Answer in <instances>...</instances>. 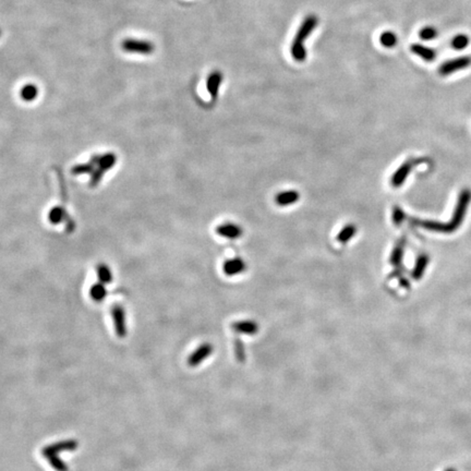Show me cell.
Listing matches in <instances>:
<instances>
[{
    "label": "cell",
    "instance_id": "cell-1",
    "mask_svg": "<svg viewBox=\"0 0 471 471\" xmlns=\"http://www.w3.org/2000/svg\"><path fill=\"white\" fill-rule=\"evenodd\" d=\"M318 24V15L309 14L303 19L301 24L299 25V28H298L290 46V55L297 62H303L307 59L308 53L304 43H306L307 39L311 35V33L317 28Z\"/></svg>",
    "mask_w": 471,
    "mask_h": 471
},
{
    "label": "cell",
    "instance_id": "cell-2",
    "mask_svg": "<svg viewBox=\"0 0 471 471\" xmlns=\"http://www.w3.org/2000/svg\"><path fill=\"white\" fill-rule=\"evenodd\" d=\"M121 48L129 54H137L148 56L152 55L155 50V46L152 42L145 39L127 38L121 43Z\"/></svg>",
    "mask_w": 471,
    "mask_h": 471
},
{
    "label": "cell",
    "instance_id": "cell-3",
    "mask_svg": "<svg viewBox=\"0 0 471 471\" xmlns=\"http://www.w3.org/2000/svg\"><path fill=\"white\" fill-rule=\"evenodd\" d=\"M78 442L76 440H67V441H61V442H57L55 444H50L48 446L44 447L42 450V455L44 457H49L53 455H58L61 452H67V451H74L78 449Z\"/></svg>",
    "mask_w": 471,
    "mask_h": 471
},
{
    "label": "cell",
    "instance_id": "cell-4",
    "mask_svg": "<svg viewBox=\"0 0 471 471\" xmlns=\"http://www.w3.org/2000/svg\"><path fill=\"white\" fill-rule=\"evenodd\" d=\"M471 65V58L467 56L458 57L455 59H451L449 61L444 62L443 65L440 67V74L441 76H449L458 70H463L465 68H468Z\"/></svg>",
    "mask_w": 471,
    "mask_h": 471
},
{
    "label": "cell",
    "instance_id": "cell-5",
    "mask_svg": "<svg viewBox=\"0 0 471 471\" xmlns=\"http://www.w3.org/2000/svg\"><path fill=\"white\" fill-rule=\"evenodd\" d=\"M223 79H224L223 73L217 70L211 72L209 74L208 79H206V89H208V92L213 100L217 99L218 93H220Z\"/></svg>",
    "mask_w": 471,
    "mask_h": 471
},
{
    "label": "cell",
    "instance_id": "cell-6",
    "mask_svg": "<svg viewBox=\"0 0 471 471\" xmlns=\"http://www.w3.org/2000/svg\"><path fill=\"white\" fill-rule=\"evenodd\" d=\"M112 315L114 319L116 334L119 337H124L127 335V326H125V317L123 309L121 307H115L112 310Z\"/></svg>",
    "mask_w": 471,
    "mask_h": 471
},
{
    "label": "cell",
    "instance_id": "cell-7",
    "mask_svg": "<svg viewBox=\"0 0 471 471\" xmlns=\"http://www.w3.org/2000/svg\"><path fill=\"white\" fill-rule=\"evenodd\" d=\"M216 233L220 235L221 237L234 240V239H238L241 237V235H242V229L240 228V226L236 225V224L225 223L217 227Z\"/></svg>",
    "mask_w": 471,
    "mask_h": 471
},
{
    "label": "cell",
    "instance_id": "cell-8",
    "mask_svg": "<svg viewBox=\"0 0 471 471\" xmlns=\"http://www.w3.org/2000/svg\"><path fill=\"white\" fill-rule=\"evenodd\" d=\"M245 269V263L243 260H241L240 257H235L232 258V260H228L225 263H224L223 266V271L228 276H235V275L241 274L244 272Z\"/></svg>",
    "mask_w": 471,
    "mask_h": 471
},
{
    "label": "cell",
    "instance_id": "cell-9",
    "mask_svg": "<svg viewBox=\"0 0 471 471\" xmlns=\"http://www.w3.org/2000/svg\"><path fill=\"white\" fill-rule=\"evenodd\" d=\"M299 198H300V194L298 191H295V190L283 191L275 197V203L279 206H289L298 202Z\"/></svg>",
    "mask_w": 471,
    "mask_h": 471
},
{
    "label": "cell",
    "instance_id": "cell-10",
    "mask_svg": "<svg viewBox=\"0 0 471 471\" xmlns=\"http://www.w3.org/2000/svg\"><path fill=\"white\" fill-rule=\"evenodd\" d=\"M410 49L413 54L421 57V58L423 60H426L427 62H432L436 57V53L434 49L427 47V46H423L421 44H412Z\"/></svg>",
    "mask_w": 471,
    "mask_h": 471
},
{
    "label": "cell",
    "instance_id": "cell-11",
    "mask_svg": "<svg viewBox=\"0 0 471 471\" xmlns=\"http://www.w3.org/2000/svg\"><path fill=\"white\" fill-rule=\"evenodd\" d=\"M411 168H412V162L405 163L397 171L395 172V175L392 178V185L394 187H399L403 185V182L405 181Z\"/></svg>",
    "mask_w": 471,
    "mask_h": 471
},
{
    "label": "cell",
    "instance_id": "cell-12",
    "mask_svg": "<svg viewBox=\"0 0 471 471\" xmlns=\"http://www.w3.org/2000/svg\"><path fill=\"white\" fill-rule=\"evenodd\" d=\"M20 96L24 102L35 101L38 96V88L33 83H27L23 85V88L20 91Z\"/></svg>",
    "mask_w": 471,
    "mask_h": 471
},
{
    "label": "cell",
    "instance_id": "cell-13",
    "mask_svg": "<svg viewBox=\"0 0 471 471\" xmlns=\"http://www.w3.org/2000/svg\"><path fill=\"white\" fill-rule=\"evenodd\" d=\"M211 353H212V347L210 346V345H203V346L198 348L197 352H195L193 354L190 355V358H189V364L197 365Z\"/></svg>",
    "mask_w": 471,
    "mask_h": 471
},
{
    "label": "cell",
    "instance_id": "cell-14",
    "mask_svg": "<svg viewBox=\"0 0 471 471\" xmlns=\"http://www.w3.org/2000/svg\"><path fill=\"white\" fill-rule=\"evenodd\" d=\"M234 330L243 334H254L257 331V325L255 322L252 321H240L233 325Z\"/></svg>",
    "mask_w": 471,
    "mask_h": 471
},
{
    "label": "cell",
    "instance_id": "cell-15",
    "mask_svg": "<svg viewBox=\"0 0 471 471\" xmlns=\"http://www.w3.org/2000/svg\"><path fill=\"white\" fill-rule=\"evenodd\" d=\"M398 38L396 36V34L392 31H385L381 34L380 36V43L385 48H393L397 45Z\"/></svg>",
    "mask_w": 471,
    "mask_h": 471
},
{
    "label": "cell",
    "instance_id": "cell-16",
    "mask_svg": "<svg viewBox=\"0 0 471 471\" xmlns=\"http://www.w3.org/2000/svg\"><path fill=\"white\" fill-rule=\"evenodd\" d=\"M357 233V228L354 225H347L345 226L337 236V240L342 243H346L349 240L353 238V236Z\"/></svg>",
    "mask_w": 471,
    "mask_h": 471
},
{
    "label": "cell",
    "instance_id": "cell-17",
    "mask_svg": "<svg viewBox=\"0 0 471 471\" xmlns=\"http://www.w3.org/2000/svg\"><path fill=\"white\" fill-rule=\"evenodd\" d=\"M468 44H469V38L467 35H465V34H458V35H456L452 39V43H451L452 47L457 50L465 49L468 46Z\"/></svg>",
    "mask_w": 471,
    "mask_h": 471
},
{
    "label": "cell",
    "instance_id": "cell-18",
    "mask_svg": "<svg viewBox=\"0 0 471 471\" xmlns=\"http://www.w3.org/2000/svg\"><path fill=\"white\" fill-rule=\"evenodd\" d=\"M48 463L51 467H53L56 471H68L69 468L67 466V464L62 461V459L58 455H53L47 457Z\"/></svg>",
    "mask_w": 471,
    "mask_h": 471
},
{
    "label": "cell",
    "instance_id": "cell-19",
    "mask_svg": "<svg viewBox=\"0 0 471 471\" xmlns=\"http://www.w3.org/2000/svg\"><path fill=\"white\" fill-rule=\"evenodd\" d=\"M90 294L93 300L102 301L106 297V288L102 284H97L92 287Z\"/></svg>",
    "mask_w": 471,
    "mask_h": 471
},
{
    "label": "cell",
    "instance_id": "cell-20",
    "mask_svg": "<svg viewBox=\"0 0 471 471\" xmlns=\"http://www.w3.org/2000/svg\"><path fill=\"white\" fill-rule=\"evenodd\" d=\"M419 36H420V38L423 39V41H430V39H433L438 36V31L432 26H426L419 32Z\"/></svg>",
    "mask_w": 471,
    "mask_h": 471
},
{
    "label": "cell",
    "instance_id": "cell-21",
    "mask_svg": "<svg viewBox=\"0 0 471 471\" xmlns=\"http://www.w3.org/2000/svg\"><path fill=\"white\" fill-rule=\"evenodd\" d=\"M97 274H99V277L102 283L106 284L112 280V273L106 265H101L99 267V271H97Z\"/></svg>",
    "mask_w": 471,
    "mask_h": 471
},
{
    "label": "cell",
    "instance_id": "cell-22",
    "mask_svg": "<svg viewBox=\"0 0 471 471\" xmlns=\"http://www.w3.org/2000/svg\"><path fill=\"white\" fill-rule=\"evenodd\" d=\"M401 257H403V246L398 245L396 246V249L392 254V264H394V265H399Z\"/></svg>",
    "mask_w": 471,
    "mask_h": 471
},
{
    "label": "cell",
    "instance_id": "cell-23",
    "mask_svg": "<svg viewBox=\"0 0 471 471\" xmlns=\"http://www.w3.org/2000/svg\"><path fill=\"white\" fill-rule=\"evenodd\" d=\"M62 214H64V211H62V209H54L53 211L50 212V214H49L50 222L58 223L62 218Z\"/></svg>",
    "mask_w": 471,
    "mask_h": 471
},
{
    "label": "cell",
    "instance_id": "cell-24",
    "mask_svg": "<svg viewBox=\"0 0 471 471\" xmlns=\"http://www.w3.org/2000/svg\"><path fill=\"white\" fill-rule=\"evenodd\" d=\"M427 265V260L426 258H423V260H420L419 261V263L417 264V266L415 268V272H413V275H415V277H420L421 276V274L423 272V269H424V266Z\"/></svg>",
    "mask_w": 471,
    "mask_h": 471
},
{
    "label": "cell",
    "instance_id": "cell-25",
    "mask_svg": "<svg viewBox=\"0 0 471 471\" xmlns=\"http://www.w3.org/2000/svg\"><path fill=\"white\" fill-rule=\"evenodd\" d=\"M393 218H394V222L396 224H400V223H403L404 221V212L399 210V209H396L394 211V215H393Z\"/></svg>",
    "mask_w": 471,
    "mask_h": 471
},
{
    "label": "cell",
    "instance_id": "cell-26",
    "mask_svg": "<svg viewBox=\"0 0 471 471\" xmlns=\"http://www.w3.org/2000/svg\"><path fill=\"white\" fill-rule=\"evenodd\" d=\"M445 471H457V470L454 469V468H449V469H446Z\"/></svg>",
    "mask_w": 471,
    "mask_h": 471
},
{
    "label": "cell",
    "instance_id": "cell-27",
    "mask_svg": "<svg viewBox=\"0 0 471 471\" xmlns=\"http://www.w3.org/2000/svg\"><path fill=\"white\" fill-rule=\"evenodd\" d=\"M0 36H1V30H0Z\"/></svg>",
    "mask_w": 471,
    "mask_h": 471
}]
</instances>
